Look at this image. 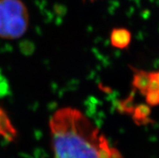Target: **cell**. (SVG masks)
I'll list each match as a JSON object with an SVG mask.
<instances>
[{"label": "cell", "mask_w": 159, "mask_h": 158, "mask_svg": "<svg viewBox=\"0 0 159 158\" xmlns=\"http://www.w3.org/2000/svg\"><path fill=\"white\" fill-rule=\"evenodd\" d=\"M150 79V73L145 72L143 70H136L133 77V85L141 94H145L149 89Z\"/></svg>", "instance_id": "obj_4"}, {"label": "cell", "mask_w": 159, "mask_h": 158, "mask_svg": "<svg viewBox=\"0 0 159 158\" xmlns=\"http://www.w3.org/2000/svg\"><path fill=\"white\" fill-rule=\"evenodd\" d=\"M110 38L113 47L124 49L127 48L131 42V33L125 28H115L111 32Z\"/></svg>", "instance_id": "obj_3"}, {"label": "cell", "mask_w": 159, "mask_h": 158, "mask_svg": "<svg viewBox=\"0 0 159 158\" xmlns=\"http://www.w3.org/2000/svg\"><path fill=\"white\" fill-rule=\"evenodd\" d=\"M150 108L147 105H140L133 111V119L137 124H146L149 122V116Z\"/></svg>", "instance_id": "obj_6"}, {"label": "cell", "mask_w": 159, "mask_h": 158, "mask_svg": "<svg viewBox=\"0 0 159 158\" xmlns=\"http://www.w3.org/2000/svg\"><path fill=\"white\" fill-rule=\"evenodd\" d=\"M151 74L154 77V78H155L156 80H157V83H158L159 85V72H153V73H151Z\"/></svg>", "instance_id": "obj_8"}, {"label": "cell", "mask_w": 159, "mask_h": 158, "mask_svg": "<svg viewBox=\"0 0 159 158\" xmlns=\"http://www.w3.org/2000/svg\"><path fill=\"white\" fill-rule=\"evenodd\" d=\"M29 15L21 0H0V37L14 40L26 32Z\"/></svg>", "instance_id": "obj_2"}, {"label": "cell", "mask_w": 159, "mask_h": 158, "mask_svg": "<svg viewBox=\"0 0 159 158\" xmlns=\"http://www.w3.org/2000/svg\"><path fill=\"white\" fill-rule=\"evenodd\" d=\"M89 1H91V2H94V1H96V0H89Z\"/></svg>", "instance_id": "obj_9"}, {"label": "cell", "mask_w": 159, "mask_h": 158, "mask_svg": "<svg viewBox=\"0 0 159 158\" xmlns=\"http://www.w3.org/2000/svg\"><path fill=\"white\" fill-rule=\"evenodd\" d=\"M15 132L16 131L10 119L8 118L6 112L0 107V136H4L7 139L13 138Z\"/></svg>", "instance_id": "obj_5"}, {"label": "cell", "mask_w": 159, "mask_h": 158, "mask_svg": "<svg viewBox=\"0 0 159 158\" xmlns=\"http://www.w3.org/2000/svg\"><path fill=\"white\" fill-rule=\"evenodd\" d=\"M54 158H122L80 111L61 108L49 122Z\"/></svg>", "instance_id": "obj_1"}, {"label": "cell", "mask_w": 159, "mask_h": 158, "mask_svg": "<svg viewBox=\"0 0 159 158\" xmlns=\"http://www.w3.org/2000/svg\"><path fill=\"white\" fill-rule=\"evenodd\" d=\"M145 95L149 106H157L159 104V90H149Z\"/></svg>", "instance_id": "obj_7"}]
</instances>
